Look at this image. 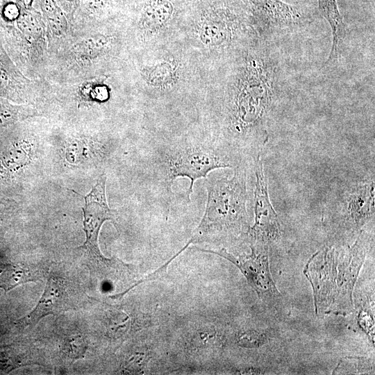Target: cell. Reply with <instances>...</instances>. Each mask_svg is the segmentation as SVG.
Here are the masks:
<instances>
[{
  "mask_svg": "<svg viewBox=\"0 0 375 375\" xmlns=\"http://www.w3.org/2000/svg\"><path fill=\"white\" fill-rule=\"evenodd\" d=\"M248 69L247 87L231 107L222 142L253 158L260 154L268 139L267 126L278 97L279 74L266 48L250 61Z\"/></svg>",
  "mask_w": 375,
  "mask_h": 375,
  "instance_id": "6da1fadb",
  "label": "cell"
},
{
  "mask_svg": "<svg viewBox=\"0 0 375 375\" xmlns=\"http://www.w3.org/2000/svg\"><path fill=\"white\" fill-rule=\"evenodd\" d=\"M117 47V35L94 19L74 21L68 35L49 53L44 80L63 85L104 76L105 65Z\"/></svg>",
  "mask_w": 375,
  "mask_h": 375,
  "instance_id": "7a4b0ae2",
  "label": "cell"
},
{
  "mask_svg": "<svg viewBox=\"0 0 375 375\" xmlns=\"http://www.w3.org/2000/svg\"><path fill=\"white\" fill-rule=\"evenodd\" d=\"M244 157L217 140L178 141L150 147L147 152V172L166 193L178 177L190 181L187 197L193 192L194 182L206 178L210 172L219 168L236 167L244 164Z\"/></svg>",
  "mask_w": 375,
  "mask_h": 375,
  "instance_id": "3957f363",
  "label": "cell"
},
{
  "mask_svg": "<svg viewBox=\"0 0 375 375\" xmlns=\"http://www.w3.org/2000/svg\"><path fill=\"white\" fill-rule=\"evenodd\" d=\"M244 164L234 169L232 177L205 178L206 210L189 244L219 240L247 233L248 192Z\"/></svg>",
  "mask_w": 375,
  "mask_h": 375,
  "instance_id": "277c9868",
  "label": "cell"
},
{
  "mask_svg": "<svg viewBox=\"0 0 375 375\" xmlns=\"http://www.w3.org/2000/svg\"><path fill=\"white\" fill-rule=\"evenodd\" d=\"M366 242L365 238H358L343 262L340 261L338 276L334 249L318 251L310 258L304 273L313 287L317 314L351 312V293L365 256Z\"/></svg>",
  "mask_w": 375,
  "mask_h": 375,
  "instance_id": "5b68a950",
  "label": "cell"
},
{
  "mask_svg": "<svg viewBox=\"0 0 375 375\" xmlns=\"http://www.w3.org/2000/svg\"><path fill=\"white\" fill-rule=\"evenodd\" d=\"M251 253L235 257L225 249L218 251L205 250L216 253L233 262L243 273L258 297L266 304H278L281 294L272 279L268 256V244L251 242Z\"/></svg>",
  "mask_w": 375,
  "mask_h": 375,
  "instance_id": "8992f818",
  "label": "cell"
},
{
  "mask_svg": "<svg viewBox=\"0 0 375 375\" xmlns=\"http://www.w3.org/2000/svg\"><path fill=\"white\" fill-rule=\"evenodd\" d=\"M106 176L101 174L91 191L84 197L83 230L86 240L83 246L85 253L99 264L110 263L101 253L98 245L99 230L106 220H114L115 212L107 203L106 197Z\"/></svg>",
  "mask_w": 375,
  "mask_h": 375,
  "instance_id": "52a82bcc",
  "label": "cell"
},
{
  "mask_svg": "<svg viewBox=\"0 0 375 375\" xmlns=\"http://www.w3.org/2000/svg\"><path fill=\"white\" fill-rule=\"evenodd\" d=\"M252 160L256 176L253 198L255 222L247 233L250 242L268 244L280 237L281 227L278 215L270 201L260 154Z\"/></svg>",
  "mask_w": 375,
  "mask_h": 375,
  "instance_id": "ba28073f",
  "label": "cell"
},
{
  "mask_svg": "<svg viewBox=\"0 0 375 375\" xmlns=\"http://www.w3.org/2000/svg\"><path fill=\"white\" fill-rule=\"evenodd\" d=\"M49 83L26 76L15 65L0 40V97L14 103L31 104L43 101Z\"/></svg>",
  "mask_w": 375,
  "mask_h": 375,
  "instance_id": "9c48e42d",
  "label": "cell"
},
{
  "mask_svg": "<svg viewBox=\"0 0 375 375\" xmlns=\"http://www.w3.org/2000/svg\"><path fill=\"white\" fill-rule=\"evenodd\" d=\"M258 19L265 36L283 33L306 23L297 8L281 0H246Z\"/></svg>",
  "mask_w": 375,
  "mask_h": 375,
  "instance_id": "30bf717a",
  "label": "cell"
},
{
  "mask_svg": "<svg viewBox=\"0 0 375 375\" xmlns=\"http://www.w3.org/2000/svg\"><path fill=\"white\" fill-rule=\"evenodd\" d=\"M70 300L62 278H49L44 292L35 308L17 324L22 326L35 325L42 317L49 315H58L69 308Z\"/></svg>",
  "mask_w": 375,
  "mask_h": 375,
  "instance_id": "8fae6325",
  "label": "cell"
},
{
  "mask_svg": "<svg viewBox=\"0 0 375 375\" xmlns=\"http://www.w3.org/2000/svg\"><path fill=\"white\" fill-rule=\"evenodd\" d=\"M346 219L359 229L374 215V182H362L347 194L344 204Z\"/></svg>",
  "mask_w": 375,
  "mask_h": 375,
  "instance_id": "7c38bea8",
  "label": "cell"
},
{
  "mask_svg": "<svg viewBox=\"0 0 375 375\" xmlns=\"http://www.w3.org/2000/svg\"><path fill=\"white\" fill-rule=\"evenodd\" d=\"M322 16L328 22L332 33V45L327 61L336 59L345 35V24L338 10L337 0H317Z\"/></svg>",
  "mask_w": 375,
  "mask_h": 375,
  "instance_id": "4fadbf2b",
  "label": "cell"
},
{
  "mask_svg": "<svg viewBox=\"0 0 375 375\" xmlns=\"http://www.w3.org/2000/svg\"><path fill=\"white\" fill-rule=\"evenodd\" d=\"M43 113L31 104L14 103L0 97V129L8 128L28 119L42 116Z\"/></svg>",
  "mask_w": 375,
  "mask_h": 375,
  "instance_id": "5bb4252c",
  "label": "cell"
},
{
  "mask_svg": "<svg viewBox=\"0 0 375 375\" xmlns=\"http://www.w3.org/2000/svg\"><path fill=\"white\" fill-rule=\"evenodd\" d=\"M35 271L15 264H0V288L8 292L17 285L38 280Z\"/></svg>",
  "mask_w": 375,
  "mask_h": 375,
  "instance_id": "9a60e30c",
  "label": "cell"
},
{
  "mask_svg": "<svg viewBox=\"0 0 375 375\" xmlns=\"http://www.w3.org/2000/svg\"><path fill=\"white\" fill-rule=\"evenodd\" d=\"M172 5L168 0H151L147 6L143 13L146 22L161 24L171 16Z\"/></svg>",
  "mask_w": 375,
  "mask_h": 375,
  "instance_id": "2e32d148",
  "label": "cell"
},
{
  "mask_svg": "<svg viewBox=\"0 0 375 375\" xmlns=\"http://www.w3.org/2000/svg\"><path fill=\"white\" fill-rule=\"evenodd\" d=\"M27 144L26 141L16 142L7 151L2 159V165L5 169L15 172L27 163L28 155L24 149Z\"/></svg>",
  "mask_w": 375,
  "mask_h": 375,
  "instance_id": "e0dca14e",
  "label": "cell"
},
{
  "mask_svg": "<svg viewBox=\"0 0 375 375\" xmlns=\"http://www.w3.org/2000/svg\"><path fill=\"white\" fill-rule=\"evenodd\" d=\"M268 341L266 333L258 331H247L242 333L238 338V344L247 348L259 347Z\"/></svg>",
  "mask_w": 375,
  "mask_h": 375,
  "instance_id": "ac0fdd59",
  "label": "cell"
}]
</instances>
